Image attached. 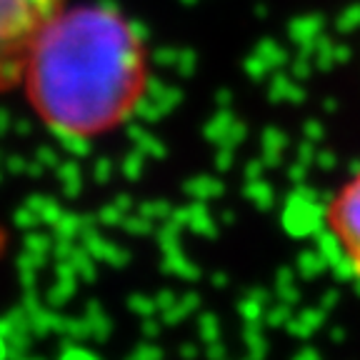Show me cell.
Segmentation results:
<instances>
[{"instance_id": "cell-1", "label": "cell", "mask_w": 360, "mask_h": 360, "mask_svg": "<svg viewBox=\"0 0 360 360\" xmlns=\"http://www.w3.org/2000/svg\"><path fill=\"white\" fill-rule=\"evenodd\" d=\"M22 85L35 115L58 138L96 141L141 105L146 43L112 8H63L35 40Z\"/></svg>"}, {"instance_id": "cell-3", "label": "cell", "mask_w": 360, "mask_h": 360, "mask_svg": "<svg viewBox=\"0 0 360 360\" xmlns=\"http://www.w3.org/2000/svg\"><path fill=\"white\" fill-rule=\"evenodd\" d=\"M326 225L340 250V258L360 281V170L350 175L330 198L326 210Z\"/></svg>"}, {"instance_id": "cell-2", "label": "cell", "mask_w": 360, "mask_h": 360, "mask_svg": "<svg viewBox=\"0 0 360 360\" xmlns=\"http://www.w3.org/2000/svg\"><path fill=\"white\" fill-rule=\"evenodd\" d=\"M65 0H0V93L22 83L35 40Z\"/></svg>"}]
</instances>
